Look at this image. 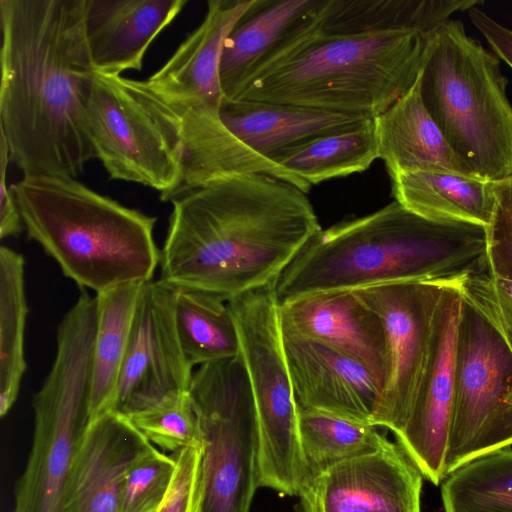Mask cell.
Returning <instances> with one entry per match:
<instances>
[{
    "label": "cell",
    "instance_id": "6da1fadb",
    "mask_svg": "<svg viewBox=\"0 0 512 512\" xmlns=\"http://www.w3.org/2000/svg\"><path fill=\"white\" fill-rule=\"evenodd\" d=\"M86 0H0V132L23 177L76 178L96 158Z\"/></svg>",
    "mask_w": 512,
    "mask_h": 512
},
{
    "label": "cell",
    "instance_id": "7a4b0ae2",
    "mask_svg": "<svg viewBox=\"0 0 512 512\" xmlns=\"http://www.w3.org/2000/svg\"><path fill=\"white\" fill-rule=\"evenodd\" d=\"M170 202L159 280L225 301L273 285L322 229L306 193L265 174L226 179Z\"/></svg>",
    "mask_w": 512,
    "mask_h": 512
},
{
    "label": "cell",
    "instance_id": "3957f363",
    "mask_svg": "<svg viewBox=\"0 0 512 512\" xmlns=\"http://www.w3.org/2000/svg\"><path fill=\"white\" fill-rule=\"evenodd\" d=\"M485 227L425 219L395 200L321 229L273 284L278 305L310 294L452 278L484 265Z\"/></svg>",
    "mask_w": 512,
    "mask_h": 512
},
{
    "label": "cell",
    "instance_id": "277c9868",
    "mask_svg": "<svg viewBox=\"0 0 512 512\" xmlns=\"http://www.w3.org/2000/svg\"><path fill=\"white\" fill-rule=\"evenodd\" d=\"M427 35L410 30L323 33L317 27L232 101L288 104L374 118L417 80Z\"/></svg>",
    "mask_w": 512,
    "mask_h": 512
},
{
    "label": "cell",
    "instance_id": "5b68a950",
    "mask_svg": "<svg viewBox=\"0 0 512 512\" xmlns=\"http://www.w3.org/2000/svg\"><path fill=\"white\" fill-rule=\"evenodd\" d=\"M10 186L27 237L78 286L98 294L152 281L161 256L153 235L156 217L76 178L23 177Z\"/></svg>",
    "mask_w": 512,
    "mask_h": 512
},
{
    "label": "cell",
    "instance_id": "8992f818",
    "mask_svg": "<svg viewBox=\"0 0 512 512\" xmlns=\"http://www.w3.org/2000/svg\"><path fill=\"white\" fill-rule=\"evenodd\" d=\"M420 72L425 107L472 173L512 176V105L500 59L448 20L427 34Z\"/></svg>",
    "mask_w": 512,
    "mask_h": 512
},
{
    "label": "cell",
    "instance_id": "52a82bcc",
    "mask_svg": "<svg viewBox=\"0 0 512 512\" xmlns=\"http://www.w3.org/2000/svg\"><path fill=\"white\" fill-rule=\"evenodd\" d=\"M96 327V312L80 305L59 323L54 362L33 398V442L13 512H65L73 461L90 422Z\"/></svg>",
    "mask_w": 512,
    "mask_h": 512
},
{
    "label": "cell",
    "instance_id": "ba28073f",
    "mask_svg": "<svg viewBox=\"0 0 512 512\" xmlns=\"http://www.w3.org/2000/svg\"><path fill=\"white\" fill-rule=\"evenodd\" d=\"M228 304L256 406L259 488L298 496L303 484L298 407L273 285L233 298Z\"/></svg>",
    "mask_w": 512,
    "mask_h": 512
},
{
    "label": "cell",
    "instance_id": "9c48e42d",
    "mask_svg": "<svg viewBox=\"0 0 512 512\" xmlns=\"http://www.w3.org/2000/svg\"><path fill=\"white\" fill-rule=\"evenodd\" d=\"M188 394L203 440L201 512H251L259 488V428L241 354L199 366Z\"/></svg>",
    "mask_w": 512,
    "mask_h": 512
},
{
    "label": "cell",
    "instance_id": "30bf717a",
    "mask_svg": "<svg viewBox=\"0 0 512 512\" xmlns=\"http://www.w3.org/2000/svg\"><path fill=\"white\" fill-rule=\"evenodd\" d=\"M90 138L110 178L170 201L183 183V147L172 121L140 80L96 73L86 107Z\"/></svg>",
    "mask_w": 512,
    "mask_h": 512
},
{
    "label": "cell",
    "instance_id": "8fae6325",
    "mask_svg": "<svg viewBox=\"0 0 512 512\" xmlns=\"http://www.w3.org/2000/svg\"><path fill=\"white\" fill-rule=\"evenodd\" d=\"M511 445L512 350L492 323L462 297L445 476Z\"/></svg>",
    "mask_w": 512,
    "mask_h": 512
},
{
    "label": "cell",
    "instance_id": "7c38bea8",
    "mask_svg": "<svg viewBox=\"0 0 512 512\" xmlns=\"http://www.w3.org/2000/svg\"><path fill=\"white\" fill-rule=\"evenodd\" d=\"M448 279L355 290L381 318L387 341L388 372L373 426L395 435L404 427L427 364L434 317Z\"/></svg>",
    "mask_w": 512,
    "mask_h": 512
},
{
    "label": "cell",
    "instance_id": "4fadbf2b",
    "mask_svg": "<svg viewBox=\"0 0 512 512\" xmlns=\"http://www.w3.org/2000/svg\"><path fill=\"white\" fill-rule=\"evenodd\" d=\"M193 366L174 317V288L160 280L144 283L120 370L113 411L130 417L162 399L188 392Z\"/></svg>",
    "mask_w": 512,
    "mask_h": 512
},
{
    "label": "cell",
    "instance_id": "5bb4252c",
    "mask_svg": "<svg viewBox=\"0 0 512 512\" xmlns=\"http://www.w3.org/2000/svg\"><path fill=\"white\" fill-rule=\"evenodd\" d=\"M455 277L449 278L443 289L427 364L405 425L396 435L397 443L434 485H440L445 477L452 420L455 342L462 306Z\"/></svg>",
    "mask_w": 512,
    "mask_h": 512
},
{
    "label": "cell",
    "instance_id": "9a60e30c",
    "mask_svg": "<svg viewBox=\"0 0 512 512\" xmlns=\"http://www.w3.org/2000/svg\"><path fill=\"white\" fill-rule=\"evenodd\" d=\"M423 478L402 447L390 441L303 485L295 512H421Z\"/></svg>",
    "mask_w": 512,
    "mask_h": 512
},
{
    "label": "cell",
    "instance_id": "2e32d148",
    "mask_svg": "<svg viewBox=\"0 0 512 512\" xmlns=\"http://www.w3.org/2000/svg\"><path fill=\"white\" fill-rule=\"evenodd\" d=\"M253 1L209 0L201 24L159 70L140 80L144 89L173 113L196 107L219 111L224 100L219 76L223 47Z\"/></svg>",
    "mask_w": 512,
    "mask_h": 512
},
{
    "label": "cell",
    "instance_id": "e0dca14e",
    "mask_svg": "<svg viewBox=\"0 0 512 512\" xmlns=\"http://www.w3.org/2000/svg\"><path fill=\"white\" fill-rule=\"evenodd\" d=\"M278 319L283 337L316 341L355 358L383 389L388 372L384 326L356 291L320 292L286 302L278 305Z\"/></svg>",
    "mask_w": 512,
    "mask_h": 512
},
{
    "label": "cell",
    "instance_id": "ac0fdd59",
    "mask_svg": "<svg viewBox=\"0 0 512 512\" xmlns=\"http://www.w3.org/2000/svg\"><path fill=\"white\" fill-rule=\"evenodd\" d=\"M327 0H254L228 35L219 76L232 101L257 74L318 25Z\"/></svg>",
    "mask_w": 512,
    "mask_h": 512
},
{
    "label": "cell",
    "instance_id": "d6986e66",
    "mask_svg": "<svg viewBox=\"0 0 512 512\" xmlns=\"http://www.w3.org/2000/svg\"><path fill=\"white\" fill-rule=\"evenodd\" d=\"M282 339L297 407L372 425L382 386L368 367L316 341Z\"/></svg>",
    "mask_w": 512,
    "mask_h": 512
},
{
    "label": "cell",
    "instance_id": "ffe728a7",
    "mask_svg": "<svg viewBox=\"0 0 512 512\" xmlns=\"http://www.w3.org/2000/svg\"><path fill=\"white\" fill-rule=\"evenodd\" d=\"M152 446L122 414L109 411L91 421L75 454L65 512H118L128 470Z\"/></svg>",
    "mask_w": 512,
    "mask_h": 512
},
{
    "label": "cell",
    "instance_id": "44dd1931",
    "mask_svg": "<svg viewBox=\"0 0 512 512\" xmlns=\"http://www.w3.org/2000/svg\"><path fill=\"white\" fill-rule=\"evenodd\" d=\"M160 107L176 127L183 147V183L174 197L249 174L281 179L304 193L310 190L311 185L306 181L237 138L222 122L218 110L196 107L172 113Z\"/></svg>",
    "mask_w": 512,
    "mask_h": 512
},
{
    "label": "cell",
    "instance_id": "7402d4cb",
    "mask_svg": "<svg viewBox=\"0 0 512 512\" xmlns=\"http://www.w3.org/2000/svg\"><path fill=\"white\" fill-rule=\"evenodd\" d=\"M187 0H86L85 33L97 73L141 70L145 53Z\"/></svg>",
    "mask_w": 512,
    "mask_h": 512
},
{
    "label": "cell",
    "instance_id": "603a6c76",
    "mask_svg": "<svg viewBox=\"0 0 512 512\" xmlns=\"http://www.w3.org/2000/svg\"><path fill=\"white\" fill-rule=\"evenodd\" d=\"M219 115L237 138L275 163L291 150L371 119L302 106L243 100H223Z\"/></svg>",
    "mask_w": 512,
    "mask_h": 512
},
{
    "label": "cell",
    "instance_id": "cb8c5ba5",
    "mask_svg": "<svg viewBox=\"0 0 512 512\" xmlns=\"http://www.w3.org/2000/svg\"><path fill=\"white\" fill-rule=\"evenodd\" d=\"M378 156L390 174L445 170L474 175L453 151L424 105L420 74L413 86L373 118Z\"/></svg>",
    "mask_w": 512,
    "mask_h": 512
},
{
    "label": "cell",
    "instance_id": "d4e9b609",
    "mask_svg": "<svg viewBox=\"0 0 512 512\" xmlns=\"http://www.w3.org/2000/svg\"><path fill=\"white\" fill-rule=\"evenodd\" d=\"M396 202L428 220L487 227L493 215L495 182L445 170L390 174Z\"/></svg>",
    "mask_w": 512,
    "mask_h": 512
},
{
    "label": "cell",
    "instance_id": "484cf974",
    "mask_svg": "<svg viewBox=\"0 0 512 512\" xmlns=\"http://www.w3.org/2000/svg\"><path fill=\"white\" fill-rule=\"evenodd\" d=\"M481 4L482 0H327L318 30L323 33L410 30L427 35L456 12Z\"/></svg>",
    "mask_w": 512,
    "mask_h": 512
},
{
    "label": "cell",
    "instance_id": "4316f807",
    "mask_svg": "<svg viewBox=\"0 0 512 512\" xmlns=\"http://www.w3.org/2000/svg\"><path fill=\"white\" fill-rule=\"evenodd\" d=\"M143 284H124L96 294L97 327L93 350L90 422L113 411L118 378Z\"/></svg>",
    "mask_w": 512,
    "mask_h": 512
},
{
    "label": "cell",
    "instance_id": "83f0119b",
    "mask_svg": "<svg viewBox=\"0 0 512 512\" xmlns=\"http://www.w3.org/2000/svg\"><path fill=\"white\" fill-rule=\"evenodd\" d=\"M174 317L181 347L192 366L240 354L228 301L200 290L174 288Z\"/></svg>",
    "mask_w": 512,
    "mask_h": 512
},
{
    "label": "cell",
    "instance_id": "f1b7e54d",
    "mask_svg": "<svg viewBox=\"0 0 512 512\" xmlns=\"http://www.w3.org/2000/svg\"><path fill=\"white\" fill-rule=\"evenodd\" d=\"M298 426L302 486L334 465L375 452L390 442L376 426L299 407Z\"/></svg>",
    "mask_w": 512,
    "mask_h": 512
},
{
    "label": "cell",
    "instance_id": "f546056e",
    "mask_svg": "<svg viewBox=\"0 0 512 512\" xmlns=\"http://www.w3.org/2000/svg\"><path fill=\"white\" fill-rule=\"evenodd\" d=\"M22 255L0 249V415L14 405L26 371L24 337L28 306Z\"/></svg>",
    "mask_w": 512,
    "mask_h": 512
},
{
    "label": "cell",
    "instance_id": "4dcf8cb0",
    "mask_svg": "<svg viewBox=\"0 0 512 512\" xmlns=\"http://www.w3.org/2000/svg\"><path fill=\"white\" fill-rule=\"evenodd\" d=\"M379 158L373 118L289 151L277 164L315 185L367 170Z\"/></svg>",
    "mask_w": 512,
    "mask_h": 512
},
{
    "label": "cell",
    "instance_id": "1f68e13d",
    "mask_svg": "<svg viewBox=\"0 0 512 512\" xmlns=\"http://www.w3.org/2000/svg\"><path fill=\"white\" fill-rule=\"evenodd\" d=\"M483 454L445 476L444 512H512V448Z\"/></svg>",
    "mask_w": 512,
    "mask_h": 512
},
{
    "label": "cell",
    "instance_id": "d6a6232c",
    "mask_svg": "<svg viewBox=\"0 0 512 512\" xmlns=\"http://www.w3.org/2000/svg\"><path fill=\"white\" fill-rule=\"evenodd\" d=\"M128 419L151 444L164 452L175 454L186 448L203 447L188 392L166 397Z\"/></svg>",
    "mask_w": 512,
    "mask_h": 512
},
{
    "label": "cell",
    "instance_id": "836d02e7",
    "mask_svg": "<svg viewBox=\"0 0 512 512\" xmlns=\"http://www.w3.org/2000/svg\"><path fill=\"white\" fill-rule=\"evenodd\" d=\"M176 469L174 454L154 445L128 470L121 487L118 512H157Z\"/></svg>",
    "mask_w": 512,
    "mask_h": 512
},
{
    "label": "cell",
    "instance_id": "e575fe53",
    "mask_svg": "<svg viewBox=\"0 0 512 512\" xmlns=\"http://www.w3.org/2000/svg\"><path fill=\"white\" fill-rule=\"evenodd\" d=\"M463 298L478 309L512 350V281L491 277L485 266L455 277Z\"/></svg>",
    "mask_w": 512,
    "mask_h": 512
},
{
    "label": "cell",
    "instance_id": "d590c367",
    "mask_svg": "<svg viewBox=\"0 0 512 512\" xmlns=\"http://www.w3.org/2000/svg\"><path fill=\"white\" fill-rule=\"evenodd\" d=\"M496 202L485 228L484 265L496 279L512 281V176L495 182Z\"/></svg>",
    "mask_w": 512,
    "mask_h": 512
},
{
    "label": "cell",
    "instance_id": "8d00e7d4",
    "mask_svg": "<svg viewBox=\"0 0 512 512\" xmlns=\"http://www.w3.org/2000/svg\"><path fill=\"white\" fill-rule=\"evenodd\" d=\"M174 456L176 469L173 481L157 512H201L202 447L186 448Z\"/></svg>",
    "mask_w": 512,
    "mask_h": 512
},
{
    "label": "cell",
    "instance_id": "74e56055",
    "mask_svg": "<svg viewBox=\"0 0 512 512\" xmlns=\"http://www.w3.org/2000/svg\"><path fill=\"white\" fill-rule=\"evenodd\" d=\"M9 163L7 141L0 132V236L2 239L17 236L24 228L14 192L7 182Z\"/></svg>",
    "mask_w": 512,
    "mask_h": 512
},
{
    "label": "cell",
    "instance_id": "f35d334b",
    "mask_svg": "<svg viewBox=\"0 0 512 512\" xmlns=\"http://www.w3.org/2000/svg\"><path fill=\"white\" fill-rule=\"evenodd\" d=\"M473 25L481 32L492 52L512 68V30L501 25L480 8L468 10Z\"/></svg>",
    "mask_w": 512,
    "mask_h": 512
}]
</instances>
